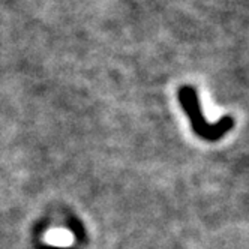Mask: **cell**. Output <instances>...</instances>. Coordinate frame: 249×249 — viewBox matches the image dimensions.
Here are the masks:
<instances>
[{
	"label": "cell",
	"instance_id": "6da1fadb",
	"mask_svg": "<svg viewBox=\"0 0 249 249\" xmlns=\"http://www.w3.org/2000/svg\"><path fill=\"white\" fill-rule=\"evenodd\" d=\"M180 99H182V104L185 107L188 116L192 119L194 129L197 131L201 137H204L207 140H218L221 135H224L225 132L230 131L231 124H233L231 119H222L218 124H213V126L209 123H206V120L203 119V116L200 113L197 98H195V95L191 89H183V92L180 93Z\"/></svg>",
	"mask_w": 249,
	"mask_h": 249
},
{
	"label": "cell",
	"instance_id": "7a4b0ae2",
	"mask_svg": "<svg viewBox=\"0 0 249 249\" xmlns=\"http://www.w3.org/2000/svg\"><path fill=\"white\" fill-rule=\"evenodd\" d=\"M47 240L53 245H59V246H66L71 243V240H72V237H71V234H68L66 231H51V233L48 234Z\"/></svg>",
	"mask_w": 249,
	"mask_h": 249
}]
</instances>
